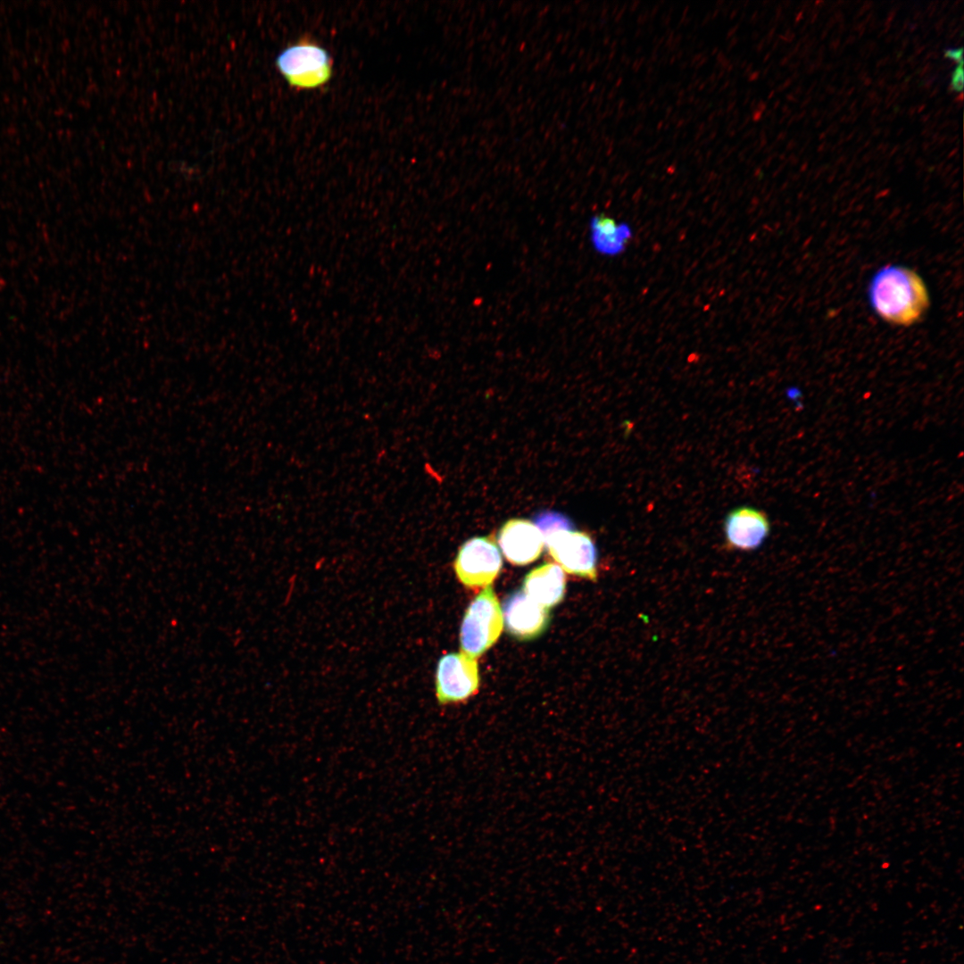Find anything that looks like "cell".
<instances>
[{
    "mask_svg": "<svg viewBox=\"0 0 964 964\" xmlns=\"http://www.w3.org/2000/svg\"><path fill=\"white\" fill-rule=\"evenodd\" d=\"M868 298L883 320L902 327L918 322L930 305L923 278L910 268L897 264L885 265L874 274Z\"/></svg>",
    "mask_w": 964,
    "mask_h": 964,
    "instance_id": "6da1fadb",
    "label": "cell"
},
{
    "mask_svg": "<svg viewBox=\"0 0 964 964\" xmlns=\"http://www.w3.org/2000/svg\"><path fill=\"white\" fill-rule=\"evenodd\" d=\"M951 87L957 92H961L963 89V62L959 63L952 74Z\"/></svg>",
    "mask_w": 964,
    "mask_h": 964,
    "instance_id": "4fadbf2b",
    "label": "cell"
},
{
    "mask_svg": "<svg viewBox=\"0 0 964 964\" xmlns=\"http://www.w3.org/2000/svg\"><path fill=\"white\" fill-rule=\"evenodd\" d=\"M503 627V612L491 586L485 587L468 607L461 627L463 653L476 659L499 638Z\"/></svg>",
    "mask_w": 964,
    "mask_h": 964,
    "instance_id": "3957f363",
    "label": "cell"
},
{
    "mask_svg": "<svg viewBox=\"0 0 964 964\" xmlns=\"http://www.w3.org/2000/svg\"><path fill=\"white\" fill-rule=\"evenodd\" d=\"M591 229L595 246L606 253H618L629 236L627 229H622L613 218L603 213L593 217Z\"/></svg>",
    "mask_w": 964,
    "mask_h": 964,
    "instance_id": "8fae6325",
    "label": "cell"
},
{
    "mask_svg": "<svg viewBox=\"0 0 964 964\" xmlns=\"http://www.w3.org/2000/svg\"><path fill=\"white\" fill-rule=\"evenodd\" d=\"M435 688L441 706L461 703L475 695L479 688L476 659L463 652L443 655L436 665Z\"/></svg>",
    "mask_w": 964,
    "mask_h": 964,
    "instance_id": "277c9868",
    "label": "cell"
},
{
    "mask_svg": "<svg viewBox=\"0 0 964 964\" xmlns=\"http://www.w3.org/2000/svg\"><path fill=\"white\" fill-rule=\"evenodd\" d=\"M549 554L567 572L595 581L597 579L596 545L591 536L584 531H559L545 541Z\"/></svg>",
    "mask_w": 964,
    "mask_h": 964,
    "instance_id": "8992f818",
    "label": "cell"
},
{
    "mask_svg": "<svg viewBox=\"0 0 964 964\" xmlns=\"http://www.w3.org/2000/svg\"><path fill=\"white\" fill-rule=\"evenodd\" d=\"M769 531L770 523L763 511L745 506L735 508L727 513L724 522L727 549L754 551L764 543Z\"/></svg>",
    "mask_w": 964,
    "mask_h": 964,
    "instance_id": "ba28073f",
    "label": "cell"
},
{
    "mask_svg": "<svg viewBox=\"0 0 964 964\" xmlns=\"http://www.w3.org/2000/svg\"><path fill=\"white\" fill-rule=\"evenodd\" d=\"M534 524L539 529L544 543L559 531L573 529L571 520L566 515L554 511H541L535 517Z\"/></svg>",
    "mask_w": 964,
    "mask_h": 964,
    "instance_id": "7c38bea8",
    "label": "cell"
},
{
    "mask_svg": "<svg viewBox=\"0 0 964 964\" xmlns=\"http://www.w3.org/2000/svg\"><path fill=\"white\" fill-rule=\"evenodd\" d=\"M565 588L566 578L562 569L550 562L533 569L525 576L522 584V591L546 609L562 601Z\"/></svg>",
    "mask_w": 964,
    "mask_h": 964,
    "instance_id": "30bf717a",
    "label": "cell"
},
{
    "mask_svg": "<svg viewBox=\"0 0 964 964\" xmlns=\"http://www.w3.org/2000/svg\"><path fill=\"white\" fill-rule=\"evenodd\" d=\"M503 561L494 535L475 536L460 548L454 561L459 580L467 587L489 586L502 569Z\"/></svg>",
    "mask_w": 964,
    "mask_h": 964,
    "instance_id": "5b68a950",
    "label": "cell"
},
{
    "mask_svg": "<svg viewBox=\"0 0 964 964\" xmlns=\"http://www.w3.org/2000/svg\"><path fill=\"white\" fill-rule=\"evenodd\" d=\"M502 612L507 631L522 641L542 635L550 622L548 609L530 599L522 590L506 597Z\"/></svg>",
    "mask_w": 964,
    "mask_h": 964,
    "instance_id": "52a82bcc",
    "label": "cell"
},
{
    "mask_svg": "<svg viewBox=\"0 0 964 964\" xmlns=\"http://www.w3.org/2000/svg\"><path fill=\"white\" fill-rule=\"evenodd\" d=\"M275 65L287 84L300 90L322 87L333 74L328 52L308 37L283 49L276 57Z\"/></svg>",
    "mask_w": 964,
    "mask_h": 964,
    "instance_id": "7a4b0ae2",
    "label": "cell"
},
{
    "mask_svg": "<svg viewBox=\"0 0 964 964\" xmlns=\"http://www.w3.org/2000/svg\"><path fill=\"white\" fill-rule=\"evenodd\" d=\"M498 544L508 561L521 566L536 561L544 545L543 536L534 522L521 518L508 519L501 527Z\"/></svg>",
    "mask_w": 964,
    "mask_h": 964,
    "instance_id": "9c48e42d",
    "label": "cell"
},
{
    "mask_svg": "<svg viewBox=\"0 0 964 964\" xmlns=\"http://www.w3.org/2000/svg\"><path fill=\"white\" fill-rule=\"evenodd\" d=\"M962 54H963V49H962V47H960L959 49H948V50H946L944 55H945V57L950 58V59L957 62L958 63H960V62H963Z\"/></svg>",
    "mask_w": 964,
    "mask_h": 964,
    "instance_id": "5bb4252c",
    "label": "cell"
}]
</instances>
